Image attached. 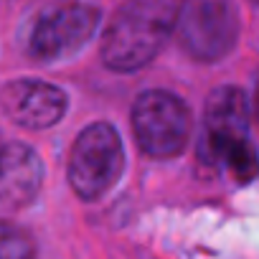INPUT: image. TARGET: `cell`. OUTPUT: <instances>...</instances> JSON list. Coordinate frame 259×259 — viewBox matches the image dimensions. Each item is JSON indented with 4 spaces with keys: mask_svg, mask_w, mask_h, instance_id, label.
<instances>
[{
    "mask_svg": "<svg viewBox=\"0 0 259 259\" xmlns=\"http://www.w3.org/2000/svg\"><path fill=\"white\" fill-rule=\"evenodd\" d=\"M0 259H38L33 236L11 221H0Z\"/></svg>",
    "mask_w": 259,
    "mask_h": 259,
    "instance_id": "9c48e42d",
    "label": "cell"
},
{
    "mask_svg": "<svg viewBox=\"0 0 259 259\" xmlns=\"http://www.w3.org/2000/svg\"><path fill=\"white\" fill-rule=\"evenodd\" d=\"M124 150L117 130L107 122L84 127L69 153V183L84 201L102 198L122 176Z\"/></svg>",
    "mask_w": 259,
    "mask_h": 259,
    "instance_id": "3957f363",
    "label": "cell"
},
{
    "mask_svg": "<svg viewBox=\"0 0 259 259\" xmlns=\"http://www.w3.org/2000/svg\"><path fill=\"white\" fill-rule=\"evenodd\" d=\"M198 158L241 183L259 173V155L249 138V102L241 89L219 87L208 94Z\"/></svg>",
    "mask_w": 259,
    "mask_h": 259,
    "instance_id": "7a4b0ae2",
    "label": "cell"
},
{
    "mask_svg": "<svg viewBox=\"0 0 259 259\" xmlns=\"http://www.w3.org/2000/svg\"><path fill=\"white\" fill-rule=\"evenodd\" d=\"M41 181L44 165L28 145H0V208H21L31 203Z\"/></svg>",
    "mask_w": 259,
    "mask_h": 259,
    "instance_id": "ba28073f",
    "label": "cell"
},
{
    "mask_svg": "<svg viewBox=\"0 0 259 259\" xmlns=\"http://www.w3.org/2000/svg\"><path fill=\"white\" fill-rule=\"evenodd\" d=\"M99 11L87 3H64L46 11L33 33H31V54L38 61H61L74 56L87 46V41L99 28Z\"/></svg>",
    "mask_w": 259,
    "mask_h": 259,
    "instance_id": "8992f818",
    "label": "cell"
},
{
    "mask_svg": "<svg viewBox=\"0 0 259 259\" xmlns=\"http://www.w3.org/2000/svg\"><path fill=\"white\" fill-rule=\"evenodd\" d=\"M178 0H127L102 33V61L112 71L148 66L176 31Z\"/></svg>",
    "mask_w": 259,
    "mask_h": 259,
    "instance_id": "6da1fadb",
    "label": "cell"
},
{
    "mask_svg": "<svg viewBox=\"0 0 259 259\" xmlns=\"http://www.w3.org/2000/svg\"><path fill=\"white\" fill-rule=\"evenodd\" d=\"M133 133L145 155L176 158L191 138V109L173 92H143L133 104Z\"/></svg>",
    "mask_w": 259,
    "mask_h": 259,
    "instance_id": "277c9868",
    "label": "cell"
},
{
    "mask_svg": "<svg viewBox=\"0 0 259 259\" xmlns=\"http://www.w3.org/2000/svg\"><path fill=\"white\" fill-rule=\"evenodd\" d=\"M239 13L231 0H186L176 31L188 56L203 64L221 61L239 41Z\"/></svg>",
    "mask_w": 259,
    "mask_h": 259,
    "instance_id": "5b68a950",
    "label": "cell"
},
{
    "mask_svg": "<svg viewBox=\"0 0 259 259\" xmlns=\"http://www.w3.org/2000/svg\"><path fill=\"white\" fill-rule=\"evenodd\" d=\"M0 109L26 130L54 127L66 112V94L38 79H16L0 89Z\"/></svg>",
    "mask_w": 259,
    "mask_h": 259,
    "instance_id": "52a82bcc",
    "label": "cell"
}]
</instances>
